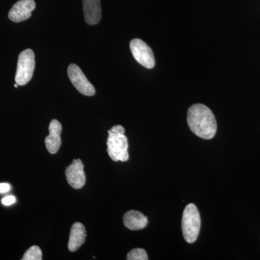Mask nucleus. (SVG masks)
I'll use <instances>...</instances> for the list:
<instances>
[{
  "label": "nucleus",
  "instance_id": "f257e3e1",
  "mask_svg": "<svg viewBox=\"0 0 260 260\" xmlns=\"http://www.w3.org/2000/svg\"><path fill=\"white\" fill-rule=\"evenodd\" d=\"M187 123L191 131L203 139H212L216 134V119L213 112L204 104H194L189 108Z\"/></svg>",
  "mask_w": 260,
  "mask_h": 260
},
{
  "label": "nucleus",
  "instance_id": "f03ea898",
  "mask_svg": "<svg viewBox=\"0 0 260 260\" xmlns=\"http://www.w3.org/2000/svg\"><path fill=\"white\" fill-rule=\"evenodd\" d=\"M125 129L121 125H115L108 131L107 152L114 161H126L129 159L128 140L124 135Z\"/></svg>",
  "mask_w": 260,
  "mask_h": 260
},
{
  "label": "nucleus",
  "instance_id": "7ed1b4c3",
  "mask_svg": "<svg viewBox=\"0 0 260 260\" xmlns=\"http://www.w3.org/2000/svg\"><path fill=\"white\" fill-rule=\"evenodd\" d=\"M201 228V218L198 208L194 204L186 205L183 213L181 229L186 242L193 244L199 236Z\"/></svg>",
  "mask_w": 260,
  "mask_h": 260
},
{
  "label": "nucleus",
  "instance_id": "20e7f679",
  "mask_svg": "<svg viewBox=\"0 0 260 260\" xmlns=\"http://www.w3.org/2000/svg\"><path fill=\"white\" fill-rule=\"evenodd\" d=\"M35 54L32 49L22 51L18 56V66L15 74V83L18 85H25L31 80L35 70Z\"/></svg>",
  "mask_w": 260,
  "mask_h": 260
},
{
  "label": "nucleus",
  "instance_id": "39448f33",
  "mask_svg": "<svg viewBox=\"0 0 260 260\" xmlns=\"http://www.w3.org/2000/svg\"><path fill=\"white\" fill-rule=\"evenodd\" d=\"M129 47L135 60L142 66L148 69L154 68L155 64V56L153 51L146 43L141 39H135L130 42Z\"/></svg>",
  "mask_w": 260,
  "mask_h": 260
},
{
  "label": "nucleus",
  "instance_id": "423d86ee",
  "mask_svg": "<svg viewBox=\"0 0 260 260\" xmlns=\"http://www.w3.org/2000/svg\"><path fill=\"white\" fill-rule=\"evenodd\" d=\"M68 74L70 81L80 93L86 96L95 95V88L88 81L86 76L78 65L70 64L68 68Z\"/></svg>",
  "mask_w": 260,
  "mask_h": 260
},
{
  "label": "nucleus",
  "instance_id": "0eeeda50",
  "mask_svg": "<svg viewBox=\"0 0 260 260\" xmlns=\"http://www.w3.org/2000/svg\"><path fill=\"white\" fill-rule=\"evenodd\" d=\"M67 181L74 189H79L85 185L86 181L84 166L80 159H74L65 170Z\"/></svg>",
  "mask_w": 260,
  "mask_h": 260
},
{
  "label": "nucleus",
  "instance_id": "6e6552de",
  "mask_svg": "<svg viewBox=\"0 0 260 260\" xmlns=\"http://www.w3.org/2000/svg\"><path fill=\"white\" fill-rule=\"evenodd\" d=\"M34 0H19L10 9L8 18L11 21L20 23L31 16L32 12L35 10Z\"/></svg>",
  "mask_w": 260,
  "mask_h": 260
},
{
  "label": "nucleus",
  "instance_id": "1a4fd4ad",
  "mask_svg": "<svg viewBox=\"0 0 260 260\" xmlns=\"http://www.w3.org/2000/svg\"><path fill=\"white\" fill-rule=\"evenodd\" d=\"M61 130V123L56 119H53L49 126V135L45 138L46 148L51 154L57 153L60 148Z\"/></svg>",
  "mask_w": 260,
  "mask_h": 260
},
{
  "label": "nucleus",
  "instance_id": "9d476101",
  "mask_svg": "<svg viewBox=\"0 0 260 260\" xmlns=\"http://www.w3.org/2000/svg\"><path fill=\"white\" fill-rule=\"evenodd\" d=\"M84 18L88 25H96L102 19L101 0H83Z\"/></svg>",
  "mask_w": 260,
  "mask_h": 260
},
{
  "label": "nucleus",
  "instance_id": "9b49d317",
  "mask_svg": "<svg viewBox=\"0 0 260 260\" xmlns=\"http://www.w3.org/2000/svg\"><path fill=\"white\" fill-rule=\"evenodd\" d=\"M124 226L129 230H141L147 226L148 218L143 213L137 210H129L123 216Z\"/></svg>",
  "mask_w": 260,
  "mask_h": 260
},
{
  "label": "nucleus",
  "instance_id": "f8f14e48",
  "mask_svg": "<svg viewBox=\"0 0 260 260\" xmlns=\"http://www.w3.org/2000/svg\"><path fill=\"white\" fill-rule=\"evenodd\" d=\"M86 239V230L81 223H75L70 230L68 249L75 251L83 245Z\"/></svg>",
  "mask_w": 260,
  "mask_h": 260
},
{
  "label": "nucleus",
  "instance_id": "ddd939ff",
  "mask_svg": "<svg viewBox=\"0 0 260 260\" xmlns=\"http://www.w3.org/2000/svg\"><path fill=\"white\" fill-rule=\"evenodd\" d=\"M23 260H42V251L40 248L37 246H32L25 251L22 258Z\"/></svg>",
  "mask_w": 260,
  "mask_h": 260
},
{
  "label": "nucleus",
  "instance_id": "4468645a",
  "mask_svg": "<svg viewBox=\"0 0 260 260\" xmlns=\"http://www.w3.org/2000/svg\"><path fill=\"white\" fill-rule=\"evenodd\" d=\"M128 260H148V256L146 251L140 248L133 249L129 251L126 256Z\"/></svg>",
  "mask_w": 260,
  "mask_h": 260
},
{
  "label": "nucleus",
  "instance_id": "2eb2a0df",
  "mask_svg": "<svg viewBox=\"0 0 260 260\" xmlns=\"http://www.w3.org/2000/svg\"><path fill=\"white\" fill-rule=\"evenodd\" d=\"M16 202V198L14 196H7L2 200V203L5 206H10V205L14 204Z\"/></svg>",
  "mask_w": 260,
  "mask_h": 260
},
{
  "label": "nucleus",
  "instance_id": "dca6fc26",
  "mask_svg": "<svg viewBox=\"0 0 260 260\" xmlns=\"http://www.w3.org/2000/svg\"><path fill=\"white\" fill-rule=\"evenodd\" d=\"M10 188H11V186L9 184L2 183V184H0V193L3 194V193L8 192L10 190Z\"/></svg>",
  "mask_w": 260,
  "mask_h": 260
},
{
  "label": "nucleus",
  "instance_id": "f3484780",
  "mask_svg": "<svg viewBox=\"0 0 260 260\" xmlns=\"http://www.w3.org/2000/svg\"><path fill=\"white\" fill-rule=\"evenodd\" d=\"M14 87H15V88H18V84L15 83L14 85Z\"/></svg>",
  "mask_w": 260,
  "mask_h": 260
}]
</instances>
